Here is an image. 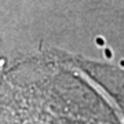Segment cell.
<instances>
[{
  "mask_svg": "<svg viewBox=\"0 0 124 124\" xmlns=\"http://www.w3.org/2000/svg\"><path fill=\"white\" fill-rule=\"evenodd\" d=\"M119 65H120V66H121V68H123V69H124V58H123V59H120Z\"/></svg>",
  "mask_w": 124,
  "mask_h": 124,
  "instance_id": "3",
  "label": "cell"
},
{
  "mask_svg": "<svg viewBox=\"0 0 124 124\" xmlns=\"http://www.w3.org/2000/svg\"><path fill=\"white\" fill-rule=\"evenodd\" d=\"M95 44H97L98 47H105V46H106L105 37H103V36H97V37H95Z\"/></svg>",
  "mask_w": 124,
  "mask_h": 124,
  "instance_id": "1",
  "label": "cell"
},
{
  "mask_svg": "<svg viewBox=\"0 0 124 124\" xmlns=\"http://www.w3.org/2000/svg\"><path fill=\"white\" fill-rule=\"evenodd\" d=\"M103 57L106 58V59H112L113 58V51L109 47H103Z\"/></svg>",
  "mask_w": 124,
  "mask_h": 124,
  "instance_id": "2",
  "label": "cell"
}]
</instances>
